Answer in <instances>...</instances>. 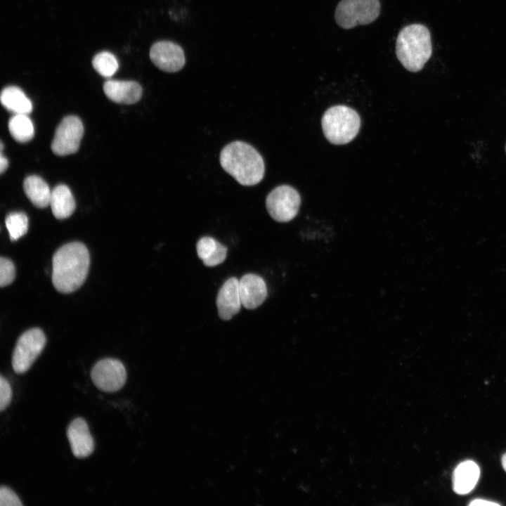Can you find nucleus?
I'll return each instance as SVG.
<instances>
[{
	"instance_id": "f257e3e1",
	"label": "nucleus",
	"mask_w": 506,
	"mask_h": 506,
	"mask_svg": "<svg viewBox=\"0 0 506 506\" xmlns=\"http://www.w3.org/2000/svg\"><path fill=\"white\" fill-rule=\"evenodd\" d=\"M89 263V251L83 243L72 242L60 247L52 261V282L55 288L63 293L77 290L86 280Z\"/></svg>"
},
{
	"instance_id": "f03ea898",
	"label": "nucleus",
	"mask_w": 506,
	"mask_h": 506,
	"mask_svg": "<svg viewBox=\"0 0 506 506\" xmlns=\"http://www.w3.org/2000/svg\"><path fill=\"white\" fill-rule=\"evenodd\" d=\"M219 160L223 170L242 186L256 185L264 176L261 155L245 142L236 141L226 145L221 151Z\"/></svg>"
},
{
	"instance_id": "7ed1b4c3",
	"label": "nucleus",
	"mask_w": 506,
	"mask_h": 506,
	"mask_svg": "<svg viewBox=\"0 0 506 506\" xmlns=\"http://www.w3.org/2000/svg\"><path fill=\"white\" fill-rule=\"evenodd\" d=\"M432 53L431 34L422 24H411L398 33L396 54L401 65L408 71H420Z\"/></svg>"
},
{
	"instance_id": "20e7f679",
	"label": "nucleus",
	"mask_w": 506,
	"mask_h": 506,
	"mask_svg": "<svg viewBox=\"0 0 506 506\" xmlns=\"http://www.w3.org/2000/svg\"><path fill=\"white\" fill-rule=\"evenodd\" d=\"M321 125L327 141L335 145H344L358 134L361 119L353 109L346 105H335L325 111Z\"/></svg>"
},
{
	"instance_id": "39448f33",
	"label": "nucleus",
	"mask_w": 506,
	"mask_h": 506,
	"mask_svg": "<svg viewBox=\"0 0 506 506\" xmlns=\"http://www.w3.org/2000/svg\"><path fill=\"white\" fill-rule=\"evenodd\" d=\"M379 0H341L335 9L337 24L343 29L368 25L379 15Z\"/></svg>"
},
{
	"instance_id": "423d86ee",
	"label": "nucleus",
	"mask_w": 506,
	"mask_h": 506,
	"mask_svg": "<svg viewBox=\"0 0 506 506\" xmlns=\"http://www.w3.org/2000/svg\"><path fill=\"white\" fill-rule=\"evenodd\" d=\"M46 344V337L39 328L25 332L18 338L12 356V366L15 373L27 371L41 353Z\"/></svg>"
},
{
	"instance_id": "0eeeda50",
	"label": "nucleus",
	"mask_w": 506,
	"mask_h": 506,
	"mask_svg": "<svg viewBox=\"0 0 506 506\" xmlns=\"http://www.w3.org/2000/svg\"><path fill=\"white\" fill-rule=\"evenodd\" d=\"M301 197L296 189L282 185L272 190L266 197V206L270 216L278 222H288L297 214Z\"/></svg>"
},
{
	"instance_id": "6e6552de",
	"label": "nucleus",
	"mask_w": 506,
	"mask_h": 506,
	"mask_svg": "<svg viewBox=\"0 0 506 506\" xmlns=\"http://www.w3.org/2000/svg\"><path fill=\"white\" fill-rule=\"evenodd\" d=\"M84 134V126L81 119L74 115L65 117L55 131L51 143L54 154L64 156L76 153Z\"/></svg>"
},
{
	"instance_id": "1a4fd4ad",
	"label": "nucleus",
	"mask_w": 506,
	"mask_h": 506,
	"mask_svg": "<svg viewBox=\"0 0 506 506\" xmlns=\"http://www.w3.org/2000/svg\"><path fill=\"white\" fill-rule=\"evenodd\" d=\"M95 386L105 392L119 390L125 384L126 372L122 363L114 358H104L98 361L91 372Z\"/></svg>"
},
{
	"instance_id": "9d476101",
	"label": "nucleus",
	"mask_w": 506,
	"mask_h": 506,
	"mask_svg": "<svg viewBox=\"0 0 506 506\" xmlns=\"http://www.w3.org/2000/svg\"><path fill=\"white\" fill-rule=\"evenodd\" d=\"M150 58L160 70L167 72L179 71L186 63L183 48L170 41H159L150 49Z\"/></svg>"
},
{
	"instance_id": "9b49d317",
	"label": "nucleus",
	"mask_w": 506,
	"mask_h": 506,
	"mask_svg": "<svg viewBox=\"0 0 506 506\" xmlns=\"http://www.w3.org/2000/svg\"><path fill=\"white\" fill-rule=\"evenodd\" d=\"M216 306L220 318L228 320L240 310L242 302L239 292V280L231 277L221 285L216 296Z\"/></svg>"
},
{
	"instance_id": "f8f14e48",
	"label": "nucleus",
	"mask_w": 506,
	"mask_h": 506,
	"mask_svg": "<svg viewBox=\"0 0 506 506\" xmlns=\"http://www.w3.org/2000/svg\"><path fill=\"white\" fill-rule=\"evenodd\" d=\"M239 292L242 305L247 309L259 306L267 297L264 280L257 274L247 273L239 280Z\"/></svg>"
},
{
	"instance_id": "ddd939ff",
	"label": "nucleus",
	"mask_w": 506,
	"mask_h": 506,
	"mask_svg": "<svg viewBox=\"0 0 506 506\" xmlns=\"http://www.w3.org/2000/svg\"><path fill=\"white\" fill-rule=\"evenodd\" d=\"M67 436L76 458H84L93 453L94 441L83 418L77 417L72 421L67 430Z\"/></svg>"
},
{
	"instance_id": "4468645a",
	"label": "nucleus",
	"mask_w": 506,
	"mask_h": 506,
	"mask_svg": "<svg viewBox=\"0 0 506 506\" xmlns=\"http://www.w3.org/2000/svg\"><path fill=\"white\" fill-rule=\"evenodd\" d=\"M103 91L111 100L122 104H133L140 100L142 87L136 81L109 79L103 84Z\"/></svg>"
},
{
	"instance_id": "2eb2a0df",
	"label": "nucleus",
	"mask_w": 506,
	"mask_h": 506,
	"mask_svg": "<svg viewBox=\"0 0 506 506\" xmlns=\"http://www.w3.org/2000/svg\"><path fill=\"white\" fill-rule=\"evenodd\" d=\"M479 474V467L475 462L465 460L460 462L453 472V491L460 495L469 493L476 486Z\"/></svg>"
},
{
	"instance_id": "dca6fc26",
	"label": "nucleus",
	"mask_w": 506,
	"mask_h": 506,
	"mask_svg": "<svg viewBox=\"0 0 506 506\" xmlns=\"http://www.w3.org/2000/svg\"><path fill=\"white\" fill-rule=\"evenodd\" d=\"M198 257L205 266L212 267L224 261L228 249L214 238L204 236L198 240L196 245Z\"/></svg>"
},
{
	"instance_id": "f3484780",
	"label": "nucleus",
	"mask_w": 506,
	"mask_h": 506,
	"mask_svg": "<svg viewBox=\"0 0 506 506\" xmlns=\"http://www.w3.org/2000/svg\"><path fill=\"white\" fill-rule=\"evenodd\" d=\"M49 205L53 214L58 219L69 217L76 207L75 200L70 188L63 184L58 185L51 190Z\"/></svg>"
},
{
	"instance_id": "a211bd4d",
	"label": "nucleus",
	"mask_w": 506,
	"mask_h": 506,
	"mask_svg": "<svg viewBox=\"0 0 506 506\" xmlns=\"http://www.w3.org/2000/svg\"><path fill=\"white\" fill-rule=\"evenodd\" d=\"M23 188L26 196L35 207L45 208L50 205L51 190L40 176H27L24 181Z\"/></svg>"
},
{
	"instance_id": "6ab92c4d",
	"label": "nucleus",
	"mask_w": 506,
	"mask_h": 506,
	"mask_svg": "<svg viewBox=\"0 0 506 506\" xmlns=\"http://www.w3.org/2000/svg\"><path fill=\"white\" fill-rule=\"evenodd\" d=\"M1 103L8 111L13 114H27L32 110L31 100L19 87L8 86L1 93Z\"/></svg>"
},
{
	"instance_id": "aec40b11",
	"label": "nucleus",
	"mask_w": 506,
	"mask_h": 506,
	"mask_svg": "<svg viewBox=\"0 0 506 506\" xmlns=\"http://www.w3.org/2000/svg\"><path fill=\"white\" fill-rule=\"evenodd\" d=\"M8 130L18 142L30 141L34 134V125L27 114H14L9 119Z\"/></svg>"
},
{
	"instance_id": "412c9836",
	"label": "nucleus",
	"mask_w": 506,
	"mask_h": 506,
	"mask_svg": "<svg viewBox=\"0 0 506 506\" xmlns=\"http://www.w3.org/2000/svg\"><path fill=\"white\" fill-rule=\"evenodd\" d=\"M94 70L104 77H111L118 70L119 63L115 56L108 51L97 53L92 60Z\"/></svg>"
},
{
	"instance_id": "4be33fe9",
	"label": "nucleus",
	"mask_w": 506,
	"mask_h": 506,
	"mask_svg": "<svg viewBox=\"0 0 506 506\" xmlns=\"http://www.w3.org/2000/svg\"><path fill=\"white\" fill-rule=\"evenodd\" d=\"M6 226L12 241L23 236L28 229V218L23 212H11L6 218Z\"/></svg>"
},
{
	"instance_id": "5701e85b",
	"label": "nucleus",
	"mask_w": 506,
	"mask_h": 506,
	"mask_svg": "<svg viewBox=\"0 0 506 506\" xmlns=\"http://www.w3.org/2000/svg\"><path fill=\"white\" fill-rule=\"evenodd\" d=\"M15 276V266L12 261L8 258L0 259V285H8L14 280Z\"/></svg>"
},
{
	"instance_id": "b1692460",
	"label": "nucleus",
	"mask_w": 506,
	"mask_h": 506,
	"mask_svg": "<svg viewBox=\"0 0 506 506\" xmlns=\"http://www.w3.org/2000/svg\"><path fill=\"white\" fill-rule=\"evenodd\" d=\"M0 505L1 506H22L18 496L7 486H1L0 488Z\"/></svg>"
},
{
	"instance_id": "393cba45",
	"label": "nucleus",
	"mask_w": 506,
	"mask_h": 506,
	"mask_svg": "<svg viewBox=\"0 0 506 506\" xmlns=\"http://www.w3.org/2000/svg\"><path fill=\"white\" fill-rule=\"evenodd\" d=\"M12 398V389L2 375L0 376V410L3 411L9 405Z\"/></svg>"
},
{
	"instance_id": "a878e982",
	"label": "nucleus",
	"mask_w": 506,
	"mask_h": 506,
	"mask_svg": "<svg viewBox=\"0 0 506 506\" xmlns=\"http://www.w3.org/2000/svg\"><path fill=\"white\" fill-rule=\"evenodd\" d=\"M469 505H470V506H481V505L490 506V505H500V504L495 502L488 501L487 500L475 499V500H473L472 501H471L469 503Z\"/></svg>"
},
{
	"instance_id": "bb28decb",
	"label": "nucleus",
	"mask_w": 506,
	"mask_h": 506,
	"mask_svg": "<svg viewBox=\"0 0 506 506\" xmlns=\"http://www.w3.org/2000/svg\"><path fill=\"white\" fill-rule=\"evenodd\" d=\"M8 161L6 157L3 155V152H1L0 156V172L3 174L8 168Z\"/></svg>"
},
{
	"instance_id": "cd10ccee",
	"label": "nucleus",
	"mask_w": 506,
	"mask_h": 506,
	"mask_svg": "<svg viewBox=\"0 0 506 506\" xmlns=\"http://www.w3.org/2000/svg\"><path fill=\"white\" fill-rule=\"evenodd\" d=\"M501 463L504 470L506 472V453L502 456Z\"/></svg>"
},
{
	"instance_id": "c85d7f7f",
	"label": "nucleus",
	"mask_w": 506,
	"mask_h": 506,
	"mask_svg": "<svg viewBox=\"0 0 506 506\" xmlns=\"http://www.w3.org/2000/svg\"><path fill=\"white\" fill-rule=\"evenodd\" d=\"M505 151H506V145H505Z\"/></svg>"
}]
</instances>
